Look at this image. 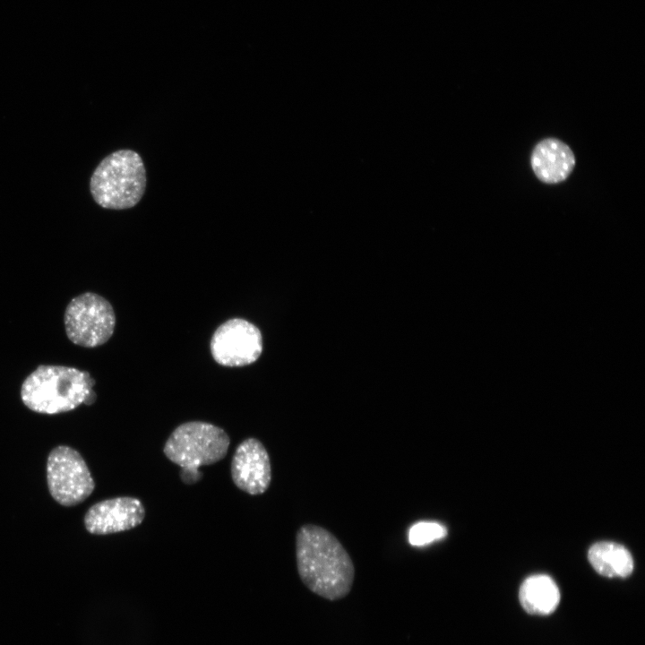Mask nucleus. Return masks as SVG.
I'll return each mask as SVG.
<instances>
[{
    "mask_svg": "<svg viewBox=\"0 0 645 645\" xmlns=\"http://www.w3.org/2000/svg\"><path fill=\"white\" fill-rule=\"evenodd\" d=\"M296 560L301 581L313 593L334 601L350 592L354 563L328 529L311 523L302 525L296 534Z\"/></svg>",
    "mask_w": 645,
    "mask_h": 645,
    "instance_id": "nucleus-1",
    "label": "nucleus"
},
{
    "mask_svg": "<svg viewBox=\"0 0 645 645\" xmlns=\"http://www.w3.org/2000/svg\"><path fill=\"white\" fill-rule=\"evenodd\" d=\"M94 384L95 380L87 371L40 365L22 383L21 399L34 412L56 415L73 410L81 404H93L97 398Z\"/></svg>",
    "mask_w": 645,
    "mask_h": 645,
    "instance_id": "nucleus-2",
    "label": "nucleus"
},
{
    "mask_svg": "<svg viewBox=\"0 0 645 645\" xmlns=\"http://www.w3.org/2000/svg\"><path fill=\"white\" fill-rule=\"evenodd\" d=\"M147 184L146 169L139 153L118 150L105 157L90 180V194L100 207L125 210L142 198Z\"/></svg>",
    "mask_w": 645,
    "mask_h": 645,
    "instance_id": "nucleus-3",
    "label": "nucleus"
},
{
    "mask_svg": "<svg viewBox=\"0 0 645 645\" xmlns=\"http://www.w3.org/2000/svg\"><path fill=\"white\" fill-rule=\"evenodd\" d=\"M230 439L220 427L202 421L179 425L164 446V454L181 467V479L194 484L202 478L201 466L211 465L227 454Z\"/></svg>",
    "mask_w": 645,
    "mask_h": 645,
    "instance_id": "nucleus-4",
    "label": "nucleus"
},
{
    "mask_svg": "<svg viewBox=\"0 0 645 645\" xmlns=\"http://www.w3.org/2000/svg\"><path fill=\"white\" fill-rule=\"evenodd\" d=\"M67 338L75 345L96 348L113 335L116 315L112 305L93 292L82 293L67 305L64 315Z\"/></svg>",
    "mask_w": 645,
    "mask_h": 645,
    "instance_id": "nucleus-5",
    "label": "nucleus"
},
{
    "mask_svg": "<svg viewBox=\"0 0 645 645\" xmlns=\"http://www.w3.org/2000/svg\"><path fill=\"white\" fill-rule=\"evenodd\" d=\"M47 481L53 499L63 506H74L95 488L90 471L79 452L66 445L55 447L47 461Z\"/></svg>",
    "mask_w": 645,
    "mask_h": 645,
    "instance_id": "nucleus-6",
    "label": "nucleus"
},
{
    "mask_svg": "<svg viewBox=\"0 0 645 645\" xmlns=\"http://www.w3.org/2000/svg\"><path fill=\"white\" fill-rule=\"evenodd\" d=\"M213 359L219 365L237 367L254 363L262 352L260 330L242 318H232L219 325L210 344Z\"/></svg>",
    "mask_w": 645,
    "mask_h": 645,
    "instance_id": "nucleus-7",
    "label": "nucleus"
},
{
    "mask_svg": "<svg viewBox=\"0 0 645 645\" xmlns=\"http://www.w3.org/2000/svg\"><path fill=\"white\" fill-rule=\"evenodd\" d=\"M230 469L234 484L249 494H261L270 486V456L263 444L255 438L239 443L232 457Z\"/></svg>",
    "mask_w": 645,
    "mask_h": 645,
    "instance_id": "nucleus-8",
    "label": "nucleus"
},
{
    "mask_svg": "<svg viewBox=\"0 0 645 645\" xmlns=\"http://www.w3.org/2000/svg\"><path fill=\"white\" fill-rule=\"evenodd\" d=\"M145 516L144 506L134 497L121 496L93 504L84 516V526L94 535L125 531L140 525Z\"/></svg>",
    "mask_w": 645,
    "mask_h": 645,
    "instance_id": "nucleus-9",
    "label": "nucleus"
},
{
    "mask_svg": "<svg viewBox=\"0 0 645 645\" xmlns=\"http://www.w3.org/2000/svg\"><path fill=\"white\" fill-rule=\"evenodd\" d=\"M530 161L537 177L546 184H557L565 180L575 165L572 150L555 138L539 142L532 151Z\"/></svg>",
    "mask_w": 645,
    "mask_h": 645,
    "instance_id": "nucleus-10",
    "label": "nucleus"
},
{
    "mask_svg": "<svg viewBox=\"0 0 645 645\" xmlns=\"http://www.w3.org/2000/svg\"><path fill=\"white\" fill-rule=\"evenodd\" d=\"M519 599L527 613L547 615L558 606L560 591L551 577L536 574L522 582L519 590Z\"/></svg>",
    "mask_w": 645,
    "mask_h": 645,
    "instance_id": "nucleus-11",
    "label": "nucleus"
},
{
    "mask_svg": "<svg viewBox=\"0 0 645 645\" xmlns=\"http://www.w3.org/2000/svg\"><path fill=\"white\" fill-rule=\"evenodd\" d=\"M588 557L594 570L606 577L629 576L633 570V560L630 552L622 545L602 541L594 544L589 550Z\"/></svg>",
    "mask_w": 645,
    "mask_h": 645,
    "instance_id": "nucleus-12",
    "label": "nucleus"
},
{
    "mask_svg": "<svg viewBox=\"0 0 645 645\" xmlns=\"http://www.w3.org/2000/svg\"><path fill=\"white\" fill-rule=\"evenodd\" d=\"M447 534L444 526L433 521H423L413 525L408 532V541L412 546H424L443 538Z\"/></svg>",
    "mask_w": 645,
    "mask_h": 645,
    "instance_id": "nucleus-13",
    "label": "nucleus"
}]
</instances>
